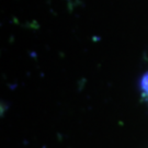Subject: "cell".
<instances>
[{
    "instance_id": "obj_1",
    "label": "cell",
    "mask_w": 148,
    "mask_h": 148,
    "mask_svg": "<svg viewBox=\"0 0 148 148\" xmlns=\"http://www.w3.org/2000/svg\"><path fill=\"white\" fill-rule=\"evenodd\" d=\"M143 90L145 91V93H146V95H147L148 98V75L145 77V79L143 81Z\"/></svg>"
}]
</instances>
